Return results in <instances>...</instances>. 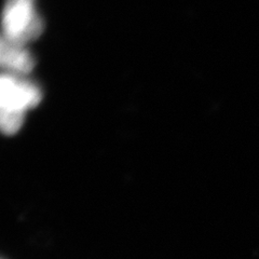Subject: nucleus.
Wrapping results in <instances>:
<instances>
[{"mask_svg": "<svg viewBox=\"0 0 259 259\" xmlns=\"http://www.w3.org/2000/svg\"><path fill=\"white\" fill-rule=\"evenodd\" d=\"M44 27L35 0H7L3 13V38L26 46L41 36Z\"/></svg>", "mask_w": 259, "mask_h": 259, "instance_id": "f257e3e1", "label": "nucleus"}, {"mask_svg": "<svg viewBox=\"0 0 259 259\" xmlns=\"http://www.w3.org/2000/svg\"><path fill=\"white\" fill-rule=\"evenodd\" d=\"M0 63L8 74L24 77L35 66V59L25 45L15 44L5 38L0 45Z\"/></svg>", "mask_w": 259, "mask_h": 259, "instance_id": "7ed1b4c3", "label": "nucleus"}, {"mask_svg": "<svg viewBox=\"0 0 259 259\" xmlns=\"http://www.w3.org/2000/svg\"><path fill=\"white\" fill-rule=\"evenodd\" d=\"M42 100L40 88L22 76L3 74L0 80V113L25 116Z\"/></svg>", "mask_w": 259, "mask_h": 259, "instance_id": "f03ea898", "label": "nucleus"}]
</instances>
